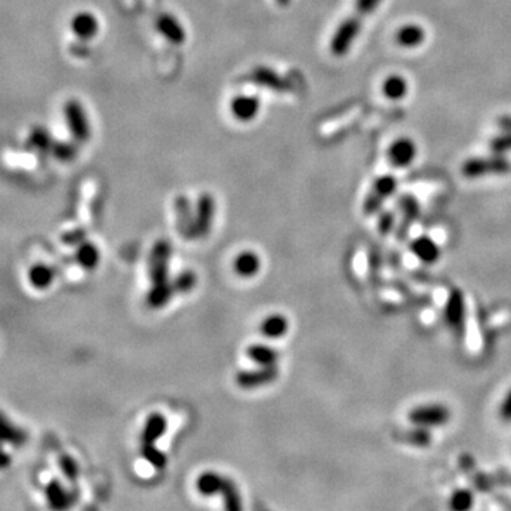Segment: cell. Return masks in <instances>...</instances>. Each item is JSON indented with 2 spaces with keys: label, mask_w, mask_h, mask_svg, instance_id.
Returning a JSON list of instances; mask_svg holds the SVG:
<instances>
[{
  "label": "cell",
  "mask_w": 511,
  "mask_h": 511,
  "mask_svg": "<svg viewBox=\"0 0 511 511\" xmlns=\"http://www.w3.org/2000/svg\"><path fill=\"white\" fill-rule=\"evenodd\" d=\"M511 172V162L505 155L493 154L490 157L469 158L461 165V175L468 179L483 176H501Z\"/></svg>",
  "instance_id": "6da1fadb"
},
{
  "label": "cell",
  "mask_w": 511,
  "mask_h": 511,
  "mask_svg": "<svg viewBox=\"0 0 511 511\" xmlns=\"http://www.w3.org/2000/svg\"><path fill=\"white\" fill-rule=\"evenodd\" d=\"M452 412L442 403H426L415 406L409 413L408 419L413 426L422 428H439L449 424Z\"/></svg>",
  "instance_id": "7a4b0ae2"
},
{
  "label": "cell",
  "mask_w": 511,
  "mask_h": 511,
  "mask_svg": "<svg viewBox=\"0 0 511 511\" xmlns=\"http://www.w3.org/2000/svg\"><path fill=\"white\" fill-rule=\"evenodd\" d=\"M361 19L362 17L359 15L350 16L338 24L330 41V49L334 56L343 57L351 50L352 44L358 38L362 29Z\"/></svg>",
  "instance_id": "3957f363"
},
{
  "label": "cell",
  "mask_w": 511,
  "mask_h": 511,
  "mask_svg": "<svg viewBox=\"0 0 511 511\" xmlns=\"http://www.w3.org/2000/svg\"><path fill=\"white\" fill-rule=\"evenodd\" d=\"M398 188V180L394 175H382L373 183V188H370L369 194L366 195L362 212L366 216H373L378 213L382 209V205L387 199H389Z\"/></svg>",
  "instance_id": "277c9868"
},
{
  "label": "cell",
  "mask_w": 511,
  "mask_h": 511,
  "mask_svg": "<svg viewBox=\"0 0 511 511\" xmlns=\"http://www.w3.org/2000/svg\"><path fill=\"white\" fill-rule=\"evenodd\" d=\"M64 120L71 136L77 143H85L91 135L89 122L82 104L77 100H69L64 106Z\"/></svg>",
  "instance_id": "5b68a950"
},
{
  "label": "cell",
  "mask_w": 511,
  "mask_h": 511,
  "mask_svg": "<svg viewBox=\"0 0 511 511\" xmlns=\"http://www.w3.org/2000/svg\"><path fill=\"white\" fill-rule=\"evenodd\" d=\"M171 256V246L165 240H159L151 250L148 260V274L152 286H165L171 283L168 278V261Z\"/></svg>",
  "instance_id": "8992f818"
},
{
  "label": "cell",
  "mask_w": 511,
  "mask_h": 511,
  "mask_svg": "<svg viewBox=\"0 0 511 511\" xmlns=\"http://www.w3.org/2000/svg\"><path fill=\"white\" fill-rule=\"evenodd\" d=\"M443 315L450 330L457 336H463L464 322H466V301L460 289H453L449 293Z\"/></svg>",
  "instance_id": "52a82bcc"
},
{
  "label": "cell",
  "mask_w": 511,
  "mask_h": 511,
  "mask_svg": "<svg viewBox=\"0 0 511 511\" xmlns=\"http://www.w3.org/2000/svg\"><path fill=\"white\" fill-rule=\"evenodd\" d=\"M398 206L402 212V219L396 229V238H398V240L402 242L406 239L409 230H410V226L417 220V217L421 216V205L413 195L405 194V195L399 196Z\"/></svg>",
  "instance_id": "ba28073f"
},
{
  "label": "cell",
  "mask_w": 511,
  "mask_h": 511,
  "mask_svg": "<svg viewBox=\"0 0 511 511\" xmlns=\"http://www.w3.org/2000/svg\"><path fill=\"white\" fill-rule=\"evenodd\" d=\"M278 377L277 365L261 366L254 370H242L236 375V384L243 389H253L275 381Z\"/></svg>",
  "instance_id": "9c48e42d"
},
{
  "label": "cell",
  "mask_w": 511,
  "mask_h": 511,
  "mask_svg": "<svg viewBox=\"0 0 511 511\" xmlns=\"http://www.w3.org/2000/svg\"><path fill=\"white\" fill-rule=\"evenodd\" d=\"M417 154L416 144L410 138H398L389 145L388 150V159L392 166L395 168H406L412 165Z\"/></svg>",
  "instance_id": "30bf717a"
},
{
  "label": "cell",
  "mask_w": 511,
  "mask_h": 511,
  "mask_svg": "<svg viewBox=\"0 0 511 511\" xmlns=\"http://www.w3.org/2000/svg\"><path fill=\"white\" fill-rule=\"evenodd\" d=\"M213 213H215V201L210 195L205 194L199 198L195 212V226H194V233L195 239L205 238L209 235L210 226L213 222Z\"/></svg>",
  "instance_id": "8fae6325"
},
{
  "label": "cell",
  "mask_w": 511,
  "mask_h": 511,
  "mask_svg": "<svg viewBox=\"0 0 511 511\" xmlns=\"http://www.w3.org/2000/svg\"><path fill=\"white\" fill-rule=\"evenodd\" d=\"M260 100L256 96L249 94H240L236 96L230 103V111L238 121L240 122H249L253 121L260 111Z\"/></svg>",
  "instance_id": "7c38bea8"
},
{
  "label": "cell",
  "mask_w": 511,
  "mask_h": 511,
  "mask_svg": "<svg viewBox=\"0 0 511 511\" xmlns=\"http://www.w3.org/2000/svg\"><path fill=\"white\" fill-rule=\"evenodd\" d=\"M157 30L159 34L168 40L172 44H183L187 40V30H185L183 24L169 13H164L157 20Z\"/></svg>",
  "instance_id": "4fadbf2b"
},
{
  "label": "cell",
  "mask_w": 511,
  "mask_h": 511,
  "mask_svg": "<svg viewBox=\"0 0 511 511\" xmlns=\"http://www.w3.org/2000/svg\"><path fill=\"white\" fill-rule=\"evenodd\" d=\"M71 30L77 38L88 41L94 38L100 31L99 19L89 12H80L71 20Z\"/></svg>",
  "instance_id": "5bb4252c"
},
{
  "label": "cell",
  "mask_w": 511,
  "mask_h": 511,
  "mask_svg": "<svg viewBox=\"0 0 511 511\" xmlns=\"http://www.w3.org/2000/svg\"><path fill=\"white\" fill-rule=\"evenodd\" d=\"M175 208H176V222H178V229H179V233L188 240H192L195 239V233H194V226H195V215L192 212V208H191V202L183 198V196H179L175 202Z\"/></svg>",
  "instance_id": "9a60e30c"
},
{
  "label": "cell",
  "mask_w": 511,
  "mask_h": 511,
  "mask_svg": "<svg viewBox=\"0 0 511 511\" xmlns=\"http://www.w3.org/2000/svg\"><path fill=\"white\" fill-rule=\"evenodd\" d=\"M410 252L417 260L425 264H435L440 259V247L429 236L416 238L410 243Z\"/></svg>",
  "instance_id": "2e32d148"
},
{
  "label": "cell",
  "mask_w": 511,
  "mask_h": 511,
  "mask_svg": "<svg viewBox=\"0 0 511 511\" xmlns=\"http://www.w3.org/2000/svg\"><path fill=\"white\" fill-rule=\"evenodd\" d=\"M426 38V31L422 26L419 24H405L402 26L396 34H395V40L396 43L403 49H416L425 41Z\"/></svg>",
  "instance_id": "e0dca14e"
},
{
  "label": "cell",
  "mask_w": 511,
  "mask_h": 511,
  "mask_svg": "<svg viewBox=\"0 0 511 511\" xmlns=\"http://www.w3.org/2000/svg\"><path fill=\"white\" fill-rule=\"evenodd\" d=\"M166 431V417L162 413H152L145 422L143 435H141V446L155 445Z\"/></svg>",
  "instance_id": "ac0fdd59"
},
{
  "label": "cell",
  "mask_w": 511,
  "mask_h": 511,
  "mask_svg": "<svg viewBox=\"0 0 511 511\" xmlns=\"http://www.w3.org/2000/svg\"><path fill=\"white\" fill-rule=\"evenodd\" d=\"M45 497H48L49 505L56 510L67 508L74 501V496L67 491L57 480H52L45 486Z\"/></svg>",
  "instance_id": "d6986e66"
},
{
  "label": "cell",
  "mask_w": 511,
  "mask_h": 511,
  "mask_svg": "<svg viewBox=\"0 0 511 511\" xmlns=\"http://www.w3.org/2000/svg\"><path fill=\"white\" fill-rule=\"evenodd\" d=\"M250 77L252 81L256 82L257 85L271 88L275 91L286 89V81L268 67H257L256 70H253Z\"/></svg>",
  "instance_id": "ffe728a7"
},
{
  "label": "cell",
  "mask_w": 511,
  "mask_h": 511,
  "mask_svg": "<svg viewBox=\"0 0 511 511\" xmlns=\"http://www.w3.org/2000/svg\"><path fill=\"white\" fill-rule=\"evenodd\" d=\"M408 81L399 74H391L382 82L384 96L392 101L405 99L408 94Z\"/></svg>",
  "instance_id": "44dd1931"
},
{
  "label": "cell",
  "mask_w": 511,
  "mask_h": 511,
  "mask_svg": "<svg viewBox=\"0 0 511 511\" xmlns=\"http://www.w3.org/2000/svg\"><path fill=\"white\" fill-rule=\"evenodd\" d=\"M289 330V321L285 315L273 314L268 315L260 325V331L268 338L283 337Z\"/></svg>",
  "instance_id": "7402d4cb"
},
{
  "label": "cell",
  "mask_w": 511,
  "mask_h": 511,
  "mask_svg": "<svg viewBox=\"0 0 511 511\" xmlns=\"http://www.w3.org/2000/svg\"><path fill=\"white\" fill-rule=\"evenodd\" d=\"M247 357L257 362L260 366H268V365H275L277 359H278V352L277 350L268 347V345H263V344H254L250 345L246 351Z\"/></svg>",
  "instance_id": "603a6c76"
},
{
  "label": "cell",
  "mask_w": 511,
  "mask_h": 511,
  "mask_svg": "<svg viewBox=\"0 0 511 511\" xmlns=\"http://www.w3.org/2000/svg\"><path fill=\"white\" fill-rule=\"evenodd\" d=\"M29 144L38 152H52L56 143L48 129H44L43 127H34L29 136Z\"/></svg>",
  "instance_id": "cb8c5ba5"
},
{
  "label": "cell",
  "mask_w": 511,
  "mask_h": 511,
  "mask_svg": "<svg viewBox=\"0 0 511 511\" xmlns=\"http://www.w3.org/2000/svg\"><path fill=\"white\" fill-rule=\"evenodd\" d=\"M53 278H55V273L49 266L37 264V266H33L29 271L30 285L38 290L48 289L52 285Z\"/></svg>",
  "instance_id": "d4e9b609"
},
{
  "label": "cell",
  "mask_w": 511,
  "mask_h": 511,
  "mask_svg": "<svg viewBox=\"0 0 511 511\" xmlns=\"http://www.w3.org/2000/svg\"><path fill=\"white\" fill-rule=\"evenodd\" d=\"M259 268H260V260L252 252L242 253L235 260V270L242 277H252L259 271Z\"/></svg>",
  "instance_id": "484cf974"
},
{
  "label": "cell",
  "mask_w": 511,
  "mask_h": 511,
  "mask_svg": "<svg viewBox=\"0 0 511 511\" xmlns=\"http://www.w3.org/2000/svg\"><path fill=\"white\" fill-rule=\"evenodd\" d=\"M223 476L213 473V472H206L203 475L199 476L198 482H196V487L198 491L203 496H213L216 493H220L222 489V483H223Z\"/></svg>",
  "instance_id": "4316f807"
},
{
  "label": "cell",
  "mask_w": 511,
  "mask_h": 511,
  "mask_svg": "<svg viewBox=\"0 0 511 511\" xmlns=\"http://www.w3.org/2000/svg\"><path fill=\"white\" fill-rule=\"evenodd\" d=\"M75 259H77V263L80 266H82L84 268H94L99 264L100 253H99L97 247L92 243L82 242L77 249Z\"/></svg>",
  "instance_id": "83f0119b"
},
{
  "label": "cell",
  "mask_w": 511,
  "mask_h": 511,
  "mask_svg": "<svg viewBox=\"0 0 511 511\" xmlns=\"http://www.w3.org/2000/svg\"><path fill=\"white\" fill-rule=\"evenodd\" d=\"M220 494L223 496L224 500V507L227 510L236 511L242 508V498L240 494L238 491V487L235 486V483L231 482L230 479L224 477L223 483H222V489H220Z\"/></svg>",
  "instance_id": "f1b7e54d"
},
{
  "label": "cell",
  "mask_w": 511,
  "mask_h": 511,
  "mask_svg": "<svg viewBox=\"0 0 511 511\" xmlns=\"http://www.w3.org/2000/svg\"><path fill=\"white\" fill-rule=\"evenodd\" d=\"M475 504V496L468 489H460L453 491L449 498V507L454 511H466L470 510Z\"/></svg>",
  "instance_id": "f546056e"
},
{
  "label": "cell",
  "mask_w": 511,
  "mask_h": 511,
  "mask_svg": "<svg viewBox=\"0 0 511 511\" xmlns=\"http://www.w3.org/2000/svg\"><path fill=\"white\" fill-rule=\"evenodd\" d=\"M432 440H433V436L429 432V429L422 428V426H415V429L409 431L408 436H406V442L416 447H428V446H431Z\"/></svg>",
  "instance_id": "4dcf8cb0"
},
{
  "label": "cell",
  "mask_w": 511,
  "mask_h": 511,
  "mask_svg": "<svg viewBox=\"0 0 511 511\" xmlns=\"http://www.w3.org/2000/svg\"><path fill=\"white\" fill-rule=\"evenodd\" d=\"M141 454L143 457L152 464L155 469H164L166 464V457L165 454L155 446V445H145L141 446Z\"/></svg>",
  "instance_id": "1f68e13d"
},
{
  "label": "cell",
  "mask_w": 511,
  "mask_h": 511,
  "mask_svg": "<svg viewBox=\"0 0 511 511\" xmlns=\"http://www.w3.org/2000/svg\"><path fill=\"white\" fill-rule=\"evenodd\" d=\"M52 154L62 162H71L78 155V148L74 143H56Z\"/></svg>",
  "instance_id": "d6a6232c"
},
{
  "label": "cell",
  "mask_w": 511,
  "mask_h": 511,
  "mask_svg": "<svg viewBox=\"0 0 511 511\" xmlns=\"http://www.w3.org/2000/svg\"><path fill=\"white\" fill-rule=\"evenodd\" d=\"M489 147L493 154L507 155L508 152H511V132L503 131V134L496 135L490 139Z\"/></svg>",
  "instance_id": "836d02e7"
},
{
  "label": "cell",
  "mask_w": 511,
  "mask_h": 511,
  "mask_svg": "<svg viewBox=\"0 0 511 511\" xmlns=\"http://www.w3.org/2000/svg\"><path fill=\"white\" fill-rule=\"evenodd\" d=\"M172 283L176 293H187L195 287L196 275L192 271H183L173 278Z\"/></svg>",
  "instance_id": "e575fe53"
},
{
  "label": "cell",
  "mask_w": 511,
  "mask_h": 511,
  "mask_svg": "<svg viewBox=\"0 0 511 511\" xmlns=\"http://www.w3.org/2000/svg\"><path fill=\"white\" fill-rule=\"evenodd\" d=\"M2 439L5 440V442H10V443H13V445H22V443H24V440H26V433L22 431V429H19V428H16V426H13V425H10L6 419H5V417H3V421H2Z\"/></svg>",
  "instance_id": "d590c367"
},
{
  "label": "cell",
  "mask_w": 511,
  "mask_h": 511,
  "mask_svg": "<svg viewBox=\"0 0 511 511\" xmlns=\"http://www.w3.org/2000/svg\"><path fill=\"white\" fill-rule=\"evenodd\" d=\"M59 463H60V469L64 473L66 479L69 482L74 483L78 477V468H77V463L74 461V459L70 457L69 454H62L59 459Z\"/></svg>",
  "instance_id": "8d00e7d4"
},
{
  "label": "cell",
  "mask_w": 511,
  "mask_h": 511,
  "mask_svg": "<svg viewBox=\"0 0 511 511\" xmlns=\"http://www.w3.org/2000/svg\"><path fill=\"white\" fill-rule=\"evenodd\" d=\"M396 226V215L392 210H384L378 217V230L382 236L389 235Z\"/></svg>",
  "instance_id": "74e56055"
},
{
  "label": "cell",
  "mask_w": 511,
  "mask_h": 511,
  "mask_svg": "<svg viewBox=\"0 0 511 511\" xmlns=\"http://www.w3.org/2000/svg\"><path fill=\"white\" fill-rule=\"evenodd\" d=\"M381 3H382V0H355L357 15H359L361 17H366L369 15H373L380 8Z\"/></svg>",
  "instance_id": "f35d334b"
},
{
  "label": "cell",
  "mask_w": 511,
  "mask_h": 511,
  "mask_svg": "<svg viewBox=\"0 0 511 511\" xmlns=\"http://www.w3.org/2000/svg\"><path fill=\"white\" fill-rule=\"evenodd\" d=\"M62 240L69 246H80L82 242H85V230L84 229L69 230L67 233L62 236Z\"/></svg>",
  "instance_id": "ab89813d"
},
{
  "label": "cell",
  "mask_w": 511,
  "mask_h": 511,
  "mask_svg": "<svg viewBox=\"0 0 511 511\" xmlns=\"http://www.w3.org/2000/svg\"><path fill=\"white\" fill-rule=\"evenodd\" d=\"M498 417L504 424H511V388L505 394L498 408Z\"/></svg>",
  "instance_id": "60d3db41"
},
{
  "label": "cell",
  "mask_w": 511,
  "mask_h": 511,
  "mask_svg": "<svg viewBox=\"0 0 511 511\" xmlns=\"http://www.w3.org/2000/svg\"><path fill=\"white\" fill-rule=\"evenodd\" d=\"M497 125L501 131L511 132V115H501L497 120Z\"/></svg>",
  "instance_id": "b9f144b4"
},
{
  "label": "cell",
  "mask_w": 511,
  "mask_h": 511,
  "mask_svg": "<svg viewBox=\"0 0 511 511\" xmlns=\"http://www.w3.org/2000/svg\"><path fill=\"white\" fill-rule=\"evenodd\" d=\"M8 463H9V457H8L6 453H3V456H2V466L3 468H8Z\"/></svg>",
  "instance_id": "7bdbcfd3"
},
{
  "label": "cell",
  "mask_w": 511,
  "mask_h": 511,
  "mask_svg": "<svg viewBox=\"0 0 511 511\" xmlns=\"http://www.w3.org/2000/svg\"><path fill=\"white\" fill-rule=\"evenodd\" d=\"M275 2L280 6H287L290 3V0H275Z\"/></svg>",
  "instance_id": "ee69618b"
},
{
  "label": "cell",
  "mask_w": 511,
  "mask_h": 511,
  "mask_svg": "<svg viewBox=\"0 0 511 511\" xmlns=\"http://www.w3.org/2000/svg\"><path fill=\"white\" fill-rule=\"evenodd\" d=\"M503 480H504V483H505V484L511 486V475H505V476L503 477Z\"/></svg>",
  "instance_id": "f6af8a7d"
}]
</instances>
